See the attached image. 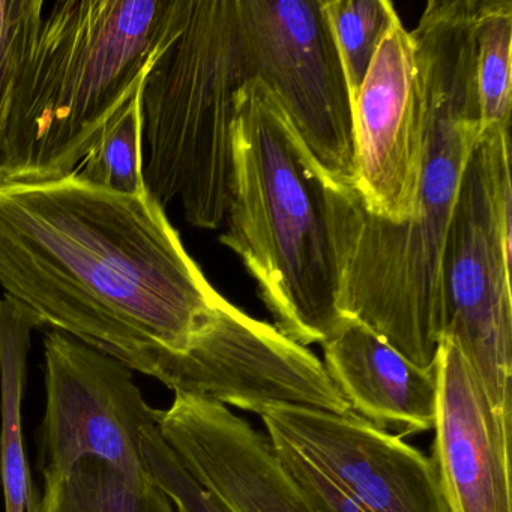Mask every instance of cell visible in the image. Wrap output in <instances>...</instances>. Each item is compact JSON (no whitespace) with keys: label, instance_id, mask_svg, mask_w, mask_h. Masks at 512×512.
I'll use <instances>...</instances> for the list:
<instances>
[{"label":"cell","instance_id":"cell-1","mask_svg":"<svg viewBox=\"0 0 512 512\" xmlns=\"http://www.w3.org/2000/svg\"><path fill=\"white\" fill-rule=\"evenodd\" d=\"M0 287L41 326L164 386L226 301L151 194L77 173L0 185Z\"/></svg>","mask_w":512,"mask_h":512},{"label":"cell","instance_id":"cell-2","mask_svg":"<svg viewBox=\"0 0 512 512\" xmlns=\"http://www.w3.org/2000/svg\"><path fill=\"white\" fill-rule=\"evenodd\" d=\"M478 0H431L416 44L424 136L418 193L409 220L365 211L355 188L329 184L340 307L419 368L439 343L440 266L470 154L478 142L475 17Z\"/></svg>","mask_w":512,"mask_h":512},{"label":"cell","instance_id":"cell-3","mask_svg":"<svg viewBox=\"0 0 512 512\" xmlns=\"http://www.w3.org/2000/svg\"><path fill=\"white\" fill-rule=\"evenodd\" d=\"M176 0L46 4L14 88L0 146V185L77 172L109 122L139 94Z\"/></svg>","mask_w":512,"mask_h":512},{"label":"cell","instance_id":"cell-4","mask_svg":"<svg viewBox=\"0 0 512 512\" xmlns=\"http://www.w3.org/2000/svg\"><path fill=\"white\" fill-rule=\"evenodd\" d=\"M235 106L221 244L241 257L281 334L304 347L322 344L344 319L331 182L262 80L242 86Z\"/></svg>","mask_w":512,"mask_h":512},{"label":"cell","instance_id":"cell-5","mask_svg":"<svg viewBox=\"0 0 512 512\" xmlns=\"http://www.w3.org/2000/svg\"><path fill=\"white\" fill-rule=\"evenodd\" d=\"M256 79L238 0H176L172 31L140 89L143 178L197 229L226 223L236 95Z\"/></svg>","mask_w":512,"mask_h":512},{"label":"cell","instance_id":"cell-6","mask_svg":"<svg viewBox=\"0 0 512 512\" xmlns=\"http://www.w3.org/2000/svg\"><path fill=\"white\" fill-rule=\"evenodd\" d=\"M511 136L479 133L440 266L439 340L452 341L491 406L512 421Z\"/></svg>","mask_w":512,"mask_h":512},{"label":"cell","instance_id":"cell-7","mask_svg":"<svg viewBox=\"0 0 512 512\" xmlns=\"http://www.w3.org/2000/svg\"><path fill=\"white\" fill-rule=\"evenodd\" d=\"M238 5L256 79L275 95L326 181L353 188V107L322 0Z\"/></svg>","mask_w":512,"mask_h":512},{"label":"cell","instance_id":"cell-8","mask_svg":"<svg viewBox=\"0 0 512 512\" xmlns=\"http://www.w3.org/2000/svg\"><path fill=\"white\" fill-rule=\"evenodd\" d=\"M46 407L38 434L41 475L100 460L146 472L142 433L157 424L127 365L62 334L44 338Z\"/></svg>","mask_w":512,"mask_h":512},{"label":"cell","instance_id":"cell-9","mask_svg":"<svg viewBox=\"0 0 512 512\" xmlns=\"http://www.w3.org/2000/svg\"><path fill=\"white\" fill-rule=\"evenodd\" d=\"M167 388L260 416L275 406L352 412L311 350L227 299L176 361Z\"/></svg>","mask_w":512,"mask_h":512},{"label":"cell","instance_id":"cell-10","mask_svg":"<svg viewBox=\"0 0 512 512\" xmlns=\"http://www.w3.org/2000/svg\"><path fill=\"white\" fill-rule=\"evenodd\" d=\"M268 437L292 446L365 512H448L433 461L353 412L275 406Z\"/></svg>","mask_w":512,"mask_h":512},{"label":"cell","instance_id":"cell-11","mask_svg":"<svg viewBox=\"0 0 512 512\" xmlns=\"http://www.w3.org/2000/svg\"><path fill=\"white\" fill-rule=\"evenodd\" d=\"M424 98L412 32L395 20L380 41L353 106L355 188L365 211L409 220L418 193Z\"/></svg>","mask_w":512,"mask_h":512},{"label":"cell","instance_id":"cell-12","mask_svg":"<svg viewBox=\"0 0 512 512\" xmlns=\"http://www.w3.org/2000/svg\"><path fill=\"white\" fill-rule=\"evenodd\" d=\"M157 427L185 469L232 512H316L286 475L271 439L229 407L175 394Z\"/></svg>","mask_w":512,"mask_h":512},{"label":"cell","instance_id":"cell-13","mask_svg":"<svg viewBox=\"0 0 512 512\" xmlns=\"http://www.w3.org/2000/svg\"><path fill=\"white\" fill-rule=\"evenodd\" d=\"M433 461L448 512H512L511 419L488 400L452 341L440 338Z\"/></svg>","mask_w":512,"mask_h":512},{"label":"cell","instance_id":"cell-14","mask_svg":"<svg viewBox=\"0 0 512 512\" xmlns=\"http://www.w3.org/2000/svg\"><path fill=\"white\" fill-rule=\"evenodd\" d=\"M322 346L326 373L353 413L400 439L433 430L434 367H416L352 317H344Z\"/></svg>","mask_w":512,"mask_h":512},{"label":"cell","instance_id":"cell-15","mask_svg":"<svg viewBox=\"0 0 512 512\" xmlns=\"http://www.w3.org/2000/svg\"><path fill=\"white\" fill-rule=\"evenodd\" d=\"M40 320L10 296L0 298V475L7 512H26L32 485L22 434V400L32 332Z\"/></svg>","mask_w":512,"mask_h":512},{"label":"cell","instance_id":"cell-16","mask_svg":"<svg viewBox=\"0 0 512 512\" xmlns=\"http://www.w3.org/2000/svg\"><path fill=\"white\" fill-rule=\"evenodd\" d=\"M37 512H176L146 472H130L100 460L43 476Z\"/></svg>","mask_w":512,"mask_h":512},{"label":"cell","instance_id":"cell-17","mask_svg":"<svg viewBox=\"0 0 512 512\" xmlns=\"http://www.w3.org/2000/svg\"><path fill=\"white\" fill-rule=\"evenodd\" d=\"M475 77L481 131L511 127V0H478Z\"/></svg>","mask_w":512,"mask_h":512},{"label":"cell","instance_id":"cell-18","mask_svg":"<svg viewBox=\"0 0 512 512\" xmlns=\"http://www.w3.org/2000/svg\"><path fill=\"white\" fill-rule=\"evenodd\" d=\"M76 173L89 184L125 196L148 194L143 178L140 91L104 128Z\"/></svg>","mask_w":512,"mask_h":512},{"label":"cell","instance_id":"cell-19","mask_svg":"<svg viewBox=\"0 0 512 512\" xmlns=\"http://www.w3.org/2000/svg\"><path fill=\"white\" fill-rule=\"evenodd\" d=\"M322 5L353 107L380 41L400 17L388 0H322Z\"/></svg>","mask_w":512,"mask_h":512},{"label":"cell","instance_id":"cell-20","mask_svg":"<svg viewBox=\"0 0 512 512\" xmlns=\"http://www.w3.org/2000/svg\"><path fill=\"white\" fill-rule=\"evenodd\" d=\"M44 0H0V146L14 88L43 19Z\"/></svg>","mask_w":512,"mask_h":512},{"label":"cell","instance_id":"cell-21","mask_svg":"<svg viewBox=\"0 0 512 512\" xmlns=\"http://www.w3.org/2000/svg\"><path fill=\"white\" fill-rule=\"evenodd\" d=\"M143 463L151 478L169 496L176 512H232L211 490L200 484L164 442L157 424L142 433Z\"/></svg>","mask_w":512,"mask_h":512},{"label":"cell","instance_id":"cell-22","mask_svg":"<svg viewBox=\"0 0 512 512\" xmlns=\"http://www.w3.org/2000/svg\"><path fill=\"white\" fill-rule=\"evenodd\" d=\"M271 439V437H269ZM278 461L293 484L304 494L316 512H365L337 487L322 470L305 460L292 446L280 439H271Z\"/></svg>","mask_w":512,"mask_h":512},{"label":"cell","instance_id":"cell-23","mask_svg":"<svg viewBox=\"0 0 512 512\" xmlns=\"http://www.w3.org/2000/svg\"><path fill=\"white\" fill-rule=\"evenodd\" d=\"M38 509V494L32 493L29 496L28 500V508H26V512H37Z\"/></svg>","mask_w":512,"mask_h":512}]
</instances>
